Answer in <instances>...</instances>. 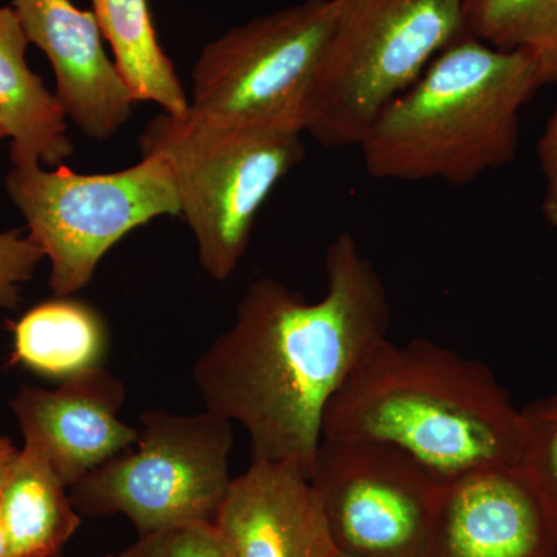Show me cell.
Returning <instances> with one entry per match:
<instances>
[{
  "mask_svg": "<svg viewBox=\"0 0 557 557\" xmlns=\"http://www.w3.org/2000/svg\"><path fill=\"white\" fill-rule=\"evenodd\" d=\"M325 273L317 302L276 278L251 282L193 368L205 408L247 431L252 460L309 475L330 399L391 324L386 285L350 233L329 245Z\"/></svg>",
  "mask_w": 557,
  "mask_h": 557,
  "instance_id": "1",
  "label": "cell"
},
{
  "mask_svg": "<svg viewBox=\"0 0 557 557\" xmlns=\"http://www.w3.org/2000/svg\"><path fill=\"white\" fill-rule=\"evenodd\" d=\"M523 432L522 409L485 362L421 338L376 344L322 420V438L387 443L445 483L516 467Z\"/></svg>",
  "mask_w": 557,
  "mask_h": 557,
  "instance_id": "2",
  "label": "cell"
},
{
  "mask_svg": "<svg viewBox=\"0 0 557 557\" xmlns=\"http://www.w3.org/2000/svg\"><path fill=\"white\" fill-rule=\"evenodd\" d=\"M544 87L537 61L471 35L388 102L359 143L370 177L465 186L518 152L519 112Z\"/></svg>",
  "mask_w": 557,
  "mask_h": 557,
  "instance_id": "3",
  "label": "cell"
},
{
  "mask_svg": "<svg viewBox=\"0 0 557 557\" xmlns=\"http://www.w3.org/2000/svg\"><path fill=\"white\" fill-rule=\"evenodd\" d=\"M302 134L219 123L188 109L182 115L161 112L139 135L141 157L159 156L170 164L180 214L193 231L201 269L215 281L237 270L260 208L306 157Z\"/></svg>",
  "mask_w": 557,
  "mask_h": 557,
  "instance_id": "4",
  "label": "cell"
},
{
  "mask_svg": "<svg viewBox=\"0 0 557 557\" xmlns=\"http://www.w3.org/2000/svg\"><path fill=\"white\" fill-rule=\"evenodd\" d=\"M333 5L304 134L322 148H358L381 110L467 35L465 0H333Z\"/></svg>",
  "mask_w": 557,
  "mask_h": 557,
  "instance_id": "5",
  "label": "cell"
},
{
  "mask_svg": "<svg viewBox=\"0 0 557 557\" xmlns=\"http://www.w3.org/2000/svg\"><path fill=\"white\" fill-rule=\"evenodd\" d=\"M134 450H123L70 486L81 516L123 515L139 536L214 523L228 496L233 423L218 413L146 410Z\"/></svg>",
  "mask_w": 557,
  "mask_h": 557,
  "instance_id": "6",
  "label": "cell"
},
{
  "mask_svg": "<svg viewBox=\"0 0 557 557\" xmlns=\"http://www.w3.org/2000/svg\"><path fill=\"white\" fill-rule=\"evenodd\" d=\"M5 188L28 236L50 260L57 298L86 288L102 258L131 231L180 214L174 175L159 156L109 174H78L62 164L54 171L13 166Z\"/></svg>",
  "mask_w": 557,
  "mask_h": 557,
  "instance_id": "7",
  "label": "cell"
},
{
  "mask_svg": "<svg viewBox=\"0 0 557 557\" xmlns=\"http://www.w3.org/2000/svg\"><path fill=\"white\" fill-rule=\"evenodd\" d=\"M333 20V0H304L223 33L194 64L189 109L219 123L304 132Z\"/></svg>",
  "mask_w": 557,
  "mask_h": 557,
  "instance_id": "8",
  "label": "cell"
},
{
  "mask_svg": "<svg viewBox=\"0 0 557 557\" xmlns=\"http://www.w3.org/2000/svg\"><path fill=\"white\" fill-rule=\"evenodd\" d=\"M310 483L344 557H428L446 483L405 450L322 438Z\"/></svg>",
  "mask_w": 557,
  "mask_h": 557,
  "instance_id": "9",
  "label": "cell"
},
{
  "mask_svg": "<svg viewBox=\"0 0 557 557\" xmlns=\"http://www.w3.org/2000/svg\"><path fill=\"white\" fill-rule=\"evenodd\" d=\"M428 557H557V522L518 465L483 469L446 483Z\"/></svg>",
  "mask_w": 557,
  "mask_h": 557,
  "instance_id": "10",
  "label": "cell"
},
{
  "mask_svg": "<svg viewBox=\"0 0 557 557\" xmlns=\"http://www.w3.org/2000/svg\"><path fill=\"white\" fill-rule=\"evenodd\" d=\"M124 401L123 381L98 366L53 391L21 387L10 406L24 445L42 454L70 487L137 443V429L119 417Z\"/></svg>",
  "mask_w": 557,
  "mask_h": 557,
  "instance_id": "11",
  "label": "cell"
},
{
  "mask_svg": "<svg viewBox=\"0 0 557 557\" xmlns=\"http://www.w3.org/2000/svg\"><path fill=\"white\" fill-rule=\"evenodd\" d=\"M28 42L49 58L62 112L84 137L108 141L131 120L135 101L102 44L94 11L70 0H14Z\"/></svg>",
  "mask_w": 557,
  "mask_h": 557,
  "instance_id": "12",
  "label": "cell"
},
{
  "mask_svg": "<svg viewBox=\"0 0 557 557\" xmlns=\"http://www.w3.org/2000/svg\"><path fill=\"white\" fill-rule=\"evenodd\" d=\"M214 523L234 557L339 556L309 474L296 465L252 460Z\"/></svg>",
  "mask_w": 557,
  "mask_h": 557,
  "instance_id": "13",
  "label": "cell"
},
{
  "mask_svg": "<svg viewBox=\"0 0 557 557\" xmlns=\"http://www.w3.org/2000/svg\"><path fill=\"white\" fill-rule=\"evenodd\" d=\"M28 39L16 13L0 7V115L13 166H61L73 153L65 113L27 64Z\"/></svg>",
  "mask_w": 557,
  "mask_h": 557,
  "instance_id": "14",
  "label": "cell"
},
{
  "mask_svg": "<svg viewBox=\"0 0 557 557\" xmlns=\"http://www.w3.org/2000/svg\"><path fill=\"white\" fill-rule=\"evenodd\" d=\"M0 518L9 557H58L81 525L67 486L27 445L0 482Z\"/></svg>",
  "mask_w": 557,
  "mask_h": 557,
  "instance_id": "15",
  "label": "cell"
},
{
  "mask_svg": "<svg viewBox=\"0 0 557 557\" xmlns=\"http://www.w3.org/2000/svg\"><path fill=\"white\" fill-rule=\"evenodd\" d=\"M108 343L100 313L67 296L39 304L21 318L13 357L38 375L64 381L101 366Z\"/></svg>",
  "mask_w": 557,
  "mask_h": 557,
  "instance_id": "16",
  "label": "cell"
},
{
  "mask_svg": "<svg viewBox=\"0 0 557 557\" xmlns=\"http://www.w3.org/2000/svg\"><path fill=\"white\" fill-rule=\"evenodd\" d=\"M91 5L134 100L153 102L174 115L185 113L189 98L161 47L148 0H91Z\"/></svg>",
  "mask_w": 557,
  "mask_h": 557,
  "instance_id": "17",
  "label": "cell"
},
{
  "mask_svg": "<svg viewBox=\"0 0 557 557\" xmlns=\"http://www.w3.org/2000/svg\"><path fill=\"white\" fill-rule=\"evenodd\" d=\"M468 35L537 61L544 86L557 84V0H465Z\"/></svg>",
  "mask_w": 557,
  "mask_h": 557,
  "instance_id": "18",
  "label": "cell"
},
{
  "mask_svg": "<svg viewBox=\"0 0 557 557\" xmlns=\"http://www.w3.org/2000/svg\"><path fill=\"white\" fill-rule=\"evenodd\" d=\"M522 453L518 467L534 483L557 522V391L522 409Z\"/></svg>",
  "mask_w": 557,
  "mask_h": 557,
  "instance_id": "19",
  "label": "cell"
},
{
  "mask_svg": "<svg viewBox=\"0 0 557 557\" xmlns=\"http://www.w3.org/2000/svg\"><path fill=\"white\" fill-rule=\"evenodd\" d=\"M104 557H234L215 523L164 528L139 536L135 544Z\"/></svg>",
  "mask_w": 557,
  "mask_h": 557,
  "instance_id": "20",
  "label": "cell"
},
{
  "mask_svg": "<svg viewBox=\"0 0 557 557\" xmlns=\"http://www.w3.org/2000/svg\"><path fill=\"white\" fill-rule=\"evenodd\" d=\"M44 252L30 236L21 231L0 233V309L16 310L21 306V287L32 281Z\"/></svg>",
  "mask_w": 557,
  "mask_h": 557,
  "instance_id": "21",
  "label": "cell"
},
{
  "mask_svg": "<svg viewBox=\"0 0 557 557\" xmlns=\"http://www.w3.org/2000/svg\"><path fill=\"white\" fill-rule=\"evenodd\" d=\"M17 450L20 449L13 445L11 440L0 437V482L5 478L7 469H9L13 458L16 457Z\"/></svg>",
  "mask_w": 557,
  "mask_h": 557,
  "instance_id": "22",
  "label": "cell"
},
{
  "mask_svg": "<svg viewBox=\"0 0 557 557\" xmlns=\"http://www.w3.org/2000/svg\"><path fill=\"white\" fill-rule=\"evenodd\" d=\"M0 557H9V545H7L5 531H3L2 518H0Z\"/></svg>",
  "mask_w": 557,
  "mask_h": 557,
  "instance_id": "23",
  "label": "cell"
},
{
  "mask_svg": "<svg viewBox=\"0 0 557 557\" xmlns=\"http://www.w3.org/2000/svg\"><path fill=\"white\" fill-rule=\"evenodd\" d=\"M5 137H9V134H7L5 123H3L2 115H0V139Z\"/></svg>",
  "mask_w": 557,
  "mask_h": 557,
  "instance_id": "24",
  "label": "cell"
},
{
  "mask_svg": "<svg viewBox=\"0 0 557 557\" xmlns=\"http://www.w3.org/2000/svg\"><path fill=\"white\" fill-rule=\"evenodd\" d=\"M338 557H344V556H341V555H339Z\"/></svg>",
  "mask_w": 557,
  "mask_h": 557,
  "instance_id": "25",
  "label": "cell"
}]
</instances>
